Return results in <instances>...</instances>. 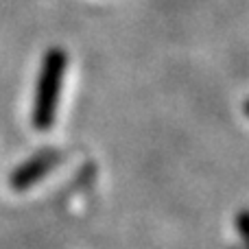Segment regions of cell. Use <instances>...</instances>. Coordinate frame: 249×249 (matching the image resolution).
Instances as JSON below:
<instances>
[{
    "label": "cell",
    "instance_id": "4",
    "mask_svg": "<svg viewBox=\"0 0 249 249\" xmlns=\"http://www.w3.org/2000/svg\"><path fill=\"white\" fill-rule=\"evenodd\" d=\"M243 112H245V116L249 118V99L245 101V105H243Z\"/></svg>",
    "mask_w": 249,
    "mask_h": 249
},
{
    "label": "cell",
    "instance_id": "1",
    "mask_svg": "<svg viewBox=\"0 0 249 249\" xmlns=\"http://www.w3.org/2000/svg\"><path fill=\"white\" fill-rule=\"evenodd\" d=\"M66 68H68V55H66L64 48L55 46L44 53L33 101V124L37 131H48L55 123Z\"/></svg>",
    "mask_w": 249,
    "mask_h": 249
},
{
    "label": "cell",
    "instance_id": "2",
    "mask_svg": "<svg viewBox=\"0 0 249 249\" xmlns=\"http://www.w3.org/2000/svg\"><path fill=\"white\" fill-rule=\"evenodd\" d=\"M59 162V153L57 151H39L37 155H33L31 160H26L24 164L16 168L9 177V184L16 190H26L31 186H35L44 175L53 171Z\"/></svg>",
    "mask_w": 249,
    "mask_h": 249
},
{
    "label": "cell",
    "instance_id": "3",
    "mask_svg": "<svg viewBox=\"0 0 249 249\" xmlns=\"http://www.w3.org/2000/svg\"><path fill=\"white\" fill-rule=\"evenodd\" d=\"M236 230L245 243V249H249V210H241L236 214Z\"/></svg>",
    "mask_w": 249,
    "mask_h": 249
}]
</instances>
